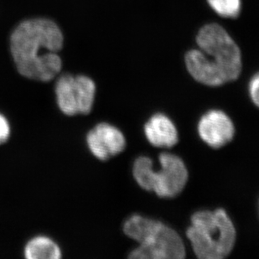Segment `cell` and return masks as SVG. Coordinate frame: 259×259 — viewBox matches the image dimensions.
Instances as JSON below:
<instances>
[{
  "instance_id": "cell-1",
  "label": "cell",
  "mask_w": 259,
  "mask_h": 259,
  "mask_svg": "<svg viewBox=\"0 0 259 259\" xmlns=\"http://www.w3.org/2000/svg\"><path fill=\"white\" fill-rule=\"evenodd\" d=\"M63 47V34L48 19H32L20 23L11 34V54L23 76L49 81L61 71L58 52Z\"/></svg>"
},
{
  "instance_id": "cell-2",
  "label": "cell",
  "mask_w": 259,
  "mask_h": 259,
  "mask_svg": "<svg viewBox=\"0 0 259 259\" xmlns=\"http://www.w3.org/2000/svg\"><path fill=\"white\" fill-rule=\"evenodd\" d=\"M199 50L186 54L187 70L196 81L218 87L238 78L242 71L239 47L228 32L217 24L205 25L199 31Z\"/></svg>"
},
{
  "instance_id": "cell-3",
  "label": "cell",
  "mask_w": 259,
  "mask_h": 259,
  "mask_svg": "<svg viewBox=\"0 0 259 259\" xmlns=\"http://www.w3.org/2000/svg\"><path fill=\"white\" fill-rule=\"evenodd\" d=\"M186 236L200 259H223L234 247L237 232L231 218L223 209L194 213Z\"/></svg>"
},
{
  "instance_id": "cell-4",
  "label": "cell",
  "mask_w": 259,
  "mask_h": 259,
  "mask_svg": "<svg viewBox=\"0 0 259 259\" xmlns=\"http://www.w3.org/2000/svg\"><path fill=\"white\" fill-rule=\"evenodd\" d=\"M123 232L140 244L130 252V258L182 259L186 257L181 236L159 221L133 215L125 222Z\"/></svg>"
},
{
  "instance_id": "cell-5",
  "label": "cell",
  "mask_w": 259,
  "mask_h": 259,
  "mask_svg": "<svg viewBox=\"0 0 259 259\" xmlns=\"http://www.w3.org/2000/svg\"><path fill=\"white\" fill-rule=\"evenodd\" d=\"M161 168L155 171L150 158L140 156L133 166V176L139 186L163 198H173L186 187L188 169L183 160L176 154L162 153L159 155Z\"/></svg>"
},
{
  "instance_id": "cell-6",
  "label": "cell",
  "mask_w": 259,
  "mask_h": 259,
  "mask_svg": "<svg viewBox=\"0 0 259 259\" xmlns=\"http://www.w3.org/2000/svg\"><path fill=\"white\" fill-rule=\"evenodd\" d=\"M96 85L86 76L65 74L56 84L57 103L61 112L67 116L87 115L93 109Z\"/></svg>"
},
{
  "instance_id": "cell-7",
  "label": "cell",
  "mask_w": 259,
  "mask_h": 259,
  "mask_svg": "<svg viewBox=\"0 0 259 259\" xmlns=\"http://www.w3.org/2000/svg\"><path fill=\"white\" fill-rule=\"evenodd\" d=\"M87 144L97 159L105 161L124 150L126 140L123 134L115 126L102 122L88 133Z\"/></svg>"
},
{
  "instance_id": "cell-8",
  "label": "cell",
  "mask_w": 259,
  "mask_h": 259,
  "mask_svg": "<svg viewBox=\"0 0 259 259\" xmlns=\"http://www.w3.org/2000/svg\"><path fill=\"white\" fill-rule=\"evenodd\" d=\"M198 134L207 145L219 149L233 140L234 124L229 116L223 111L210 110L199 121Z\"/></svg>"
},
{
  "instance_id": "cell-9",
  "label": "cell",
  "mask_w": 259,
  "mask_h": 259,
  "mask_svg": "<svg viewBox=\"0 0 259 259\" xmlns=\"http://www.w3.org/2000/svg\"><path fill=\"white\" fill-rule=\"evenodd\" d=\"M144 135L153 146L172 148L179 141L178 130L169 117L156 113L144 125Z\"/></svg>"
},
{
  "instance_id": "cell-10",
  "label": "cell",
  "mask_w": 259,
  "mask_h": 259,
  "mask_svg": "<svg viewBox=\"0 0 259 259\" xmlns=\"http://www.w3.org/2000/svg\"><path fill=\"white\" fill-rule=\"evenodd\" d=\"M25 256L28 259H60L61 251L53 240L39 236L34 237L26 244Z\"/></svg>"
},
{
  "instance_id": "cell-11",
  "label": "cell",
  "mask_w": 259,
  "mask_h": 259,
  "mask_svg": "<svg viewBox=\"0 0 259 259\" xmlns=\"http://www.w3.org/2000/svg\"><path fill=\"white\" fill-rule=\"evenodd\" d=\"M217 14L224 18H235L239 15L241 0H207Z\"/></svg>"
},
{
  "instance_id": "cell-12",
  "label": "cell",
  "mask_w": 259,
  "mask_h": 259,
  "mask_svg": "<svg viewBox=\"0 0 259 259\" xmlns=\"http://www.w3.org/2000/svg\"><path fill=\"white\" fill-rule=\"evenodd\" d=\"M259 76L258 74H255L252 76L249 83L250 98L254 103L255 106H258L259 103Z\"/></svg>"
},
{
  "instance_id": "cell-13",
  "label": "cell",
  "mask_w": 259,
  "mask_h": 259,
  "mask_svg": "<svg viewBox=\"0 0 259 259\" xmlns=\"http://www.w3.org/2000/svg\"><path fill=\"white\" fill-rule=\"evenodd\" d=\"M10 123H9L5 116L0 114V144L6 142L8 139L10 138Z\"/></svg>"
}]
</instances>
